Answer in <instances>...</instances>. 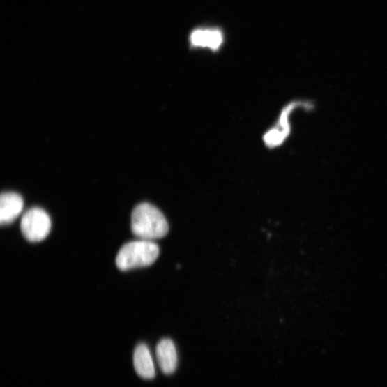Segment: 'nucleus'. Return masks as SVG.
<instances>
[{"label": "nucleus", "mask_w": 387, "mask_h": 387, "mask_svg": "<svg viewBox=\"0 0 387 387\" xmlns=\"http://www.w3.org/2000/svg\"><path fill=\"white\" fill-rule=\"evenodd\" d=\"M132 231L142 240L160 239L167 236L168 222L163 213L149 203L138 204L132 215Z\"/></svg>", "instance_id": "1"}, {"label": "nucleus", "mask_w": 387, "mask_h": 387, "mask_svg": "<svg viewBox=\"0 0 387 387\" xmlns=\"http://www.w3.org/2000/svg\"><path fill=\"white\" fill-rule=\"evenodd\" d=\"M159 255L156 243L141 239L123 245L116 255V264L121 271L146 267L156 261Z\"/></svg>", "instance_id": "2"}, {"label": "nucleus", "mask_w": 387, "mask_h": 387, "mask_svg": "<svg viewBox=\"0 0 387 387\" xmlns=\"http://www.w3.org/2000/svg\"><path fill=\"white\" fill-rule=\"evenodd\" d=\"M51 226L49 215L39 208H33L26 212L20 222L23 236L33 243L45 240L50 234Z\"/></svg>", "instance_id": "3"}, {"label": "nucleus", "mask_w": 387, "mask_h": 387, "mask_svg": "<svg viewBox=\"0 0 387 387\" xmlns=\"http://www.w3.org/2000/svg\"><path fill=\"white\" fill-rule=\"evenodd\" d=\"M301 105L300 102H294L282 110L277 126L271 129L264 136V141L268 146L276 147L286 140L290 133L289 118L295 109Z\"/></svg>", "instance_id": "4"}, {"label": "nucleus", "mask_w": 387, "mask_h": 387, "mask_svg": "<svg viewBox=\"0 0 387 387\" xmlns=\"http://www.w3.org/2000/svg\"><path fill=\"white\" fill-rule=\"evenodd\" d=\"M24 201L17 193L4 192L0 197V223L2 225L13 222L23 210Z\"/></svg>", "instance_id": "5"}, {"label": "nucleus", "mask_w": 387, "mask_h": 387, "mask_svg": "<svg viewBox=\"0 0 387 387\" xmlns=\"http://www.w3.org/2000/svg\"><path fill=\"white\" fill-rule=\"evenodd\" d=\"M160 368L167 375L175 372L178 365V356L174 342L169 339L161 340L156 348Z\"/></svg>", "instance_id": "6"}, {"label": "nucleus", "mask_w": 387, "mask_h": 387, "mask_svg": "<svg viewBox=\"0 0 387 387\" xmlns=\"http://www.w3.org/2000/svg\"><path fill=\"white\" fill-rule=\"evenodd\" d=\"M134 366L137 374L144 379H152L156 376L153 358L145 344H140L136 347Z\"/></svg>", "instance_id": "7"}, {"label": "nucleus", "mask_w": 387, "mask_h": 387, "mask_svg": "<svg viewBox=\"0 0 387 387\" xmlns=\"http://www.w3.org/2000/svg\"><path fill=\"white\" fill-rule=\"evenodd\" d=\"M190 40L194 46L217 50L222 45L223 38L222 33L217 30H197L192 33Z\"/></svg>", "instance_id": "8"}]
</instances>
